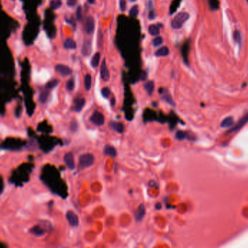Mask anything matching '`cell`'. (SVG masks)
Wrapping results in <instances>:
<instances>
[{"label":"cell","instance_id":"6da1fadb","mask_svg":"<svg viewBox=\"0 0 248 248\" xmlns=\"http://www.w3.org/2000/svg\"><path fill=\"white\" fill-rule=\"evenodd\" d=\"M189 18V13L182 12L178 13L171 22V26L173 29H179L182 27L184 23Z\"/></svg>","mask_w":248,"mask_h":248},{"label":"cell","instance_id":"7a4b0ae2","mask_svg":"<svg viewBox=\"0 0 248 248\" xmlns=\"http://www.w3.org/2000/svg\"><path fill=\"white\" fill-rule=\"evenodd\" d=\"M94 156L92 154L86 153L80 156L78 160V164L79 167L81 169L87 168L91 166L94 163Z\"/></svg>","mask_w":248,"mask_h":248},{"label":"cell","instance_id":"3957f363","mask_svg":"<svg viewBox=\"0 0 248 248\" xmlns=\"http://www.w3.org/2000/svg\"><path fill=\"white\" fill-rule=\"evenodd\" d=\"M89 120L96 126H100L104 124V116L102 113L99 111H94L91 115Z\"/></svg>","mask_w":248,"mask_h":248},{"label":"cell","instance_id":"277c9868","mask_svg":"<svg viewBox=\"0 0 248 248\" xmlns=\"http://www.w3.org/2000/svg\"><path fill=\"white\" fill-rule=\"evenodd\" d=\"M55 70L62 76H68L72 73V69L63 64L56 65Z\"/></svg>","mask_w":248,"mask_h":248},{"label":"cell","instance_id":"5b68a950","mask_svg":"<svg viewBox=\"0 0 248 248\" xmlns=\"http://www.w3.org/2000/svg\"><path fill=\"white\" fill-rule=\"evenodd\" d=\"M64 162L70 170H74L76 168L75 160L72 152H68L64 155Z\"/></svg>","mask_w":248,"mask_h":248},{"label":"cell","instance_id":"8992f818","mask_svg":"<svg viewBox=\"0 0 248 248\" xmlns=\"http://www.w3.org/2000/svg\"><path fill=\"white\" fill-rule=\"evenodd\" d=\"M100 76H101L102 79L104 81H107L110 79V72L108 70L107 65H106L105 59L102 60L101 64V68H100Z\"/></svg>","mask_w":248,"mask_h":248},{"label":"cell","instance_id":"52a82bcc","mask_svg":"<svg viewBox=\"0 0 248 248\" xmlns=\"http://www.w3.org/2000/svg\"><path fill=\"white\" fill-rule=\"evenodd\" d=\"M66 218L68 221L69 222L70 226H77L78 225V223H79V221H78V217L77 215L73 211H68L66 213Z\"/></svg>","mask_w":248,"mask_h":248},{"label":"cell","instance_id":"ba28073f","mask_svg":"<svg viewBox=\"0 0 248 248\" xmlns=\"http://www.w3.org/2000/svg\"><path fill=\"white\" fill-rule=\"evenodd\" d=\"M84 30L87 34H91L94 30V20L92 17H88L84 24Z\"/></svg>","mask_w":248,"mask_h":248},{"label":"cell","instance_id":"9c48e42d","mask_svg":"<svg viewBox=\"0 0 248 248\" xmlns=\"http://www.w3.org/2000/svg\"><path fill=\"white\" fill-rule=\"evenodd\" d=\"M247 122H248V113L247 114H246L245 116L242 117V118L240 120V121L237 123V124H236L234 127L231 128V129L228 131V133H233V132L237 131L240 130V128L243 127V126L245 125L246 123H247Z\"/></svg>","mask_w":248,"mask_h":248},{"label":"cell","instance_id":"30bf717a","mask_svg":"<svg viewBox=\"0 0 248 248\" xmlns=\"http://www.w3.org/2000/svg\"><path fill=\"white\" fill-rule=\"evenodd\" d=\"M145 206L144 204H140L135 212V219L137 221H141L145 216Z\"/></svg>","mask_w":248,"mask_h":248},{"label":"cell","instance_id":"8fae6325","mask_svg":"<svg viewBox=\"0 0 248 248\" xmlns=\"http://www.w3.org/2000/svg\"><path fill=\"white\" fill-rule=\"evenodd\" d=\"M46 232V229H44V227L42 226V225L34 226L30 229V232L31 234L36 235V236H42V235L45 234Z\"/></svg>","mask_w":248,"mask_h":248},{"label":"cell","instance_id":"7c38bea8","mask_svg":"<svg viewBox=\"0 0 248 248\" xmlns=\"http://www.w3.org/2000/svg\"><path fill=\"white\" fill-rule=\"evenodd\" d=\"M86 104L85 98H78L74 101V111L79 113L82 110Z\"/></svg>","mask_w":248,"mask_h":248},{"label":"cell","instance_id":"4fadbf2b","mask_svg":"<svg viewBox=\"0 0 248 248\" xmlns=\"http://www.w3.org/2000/svg\"><path fill=\"white\" fill-rule=\"evenodd\" d=\"M104 154L110 158H115L117 156V151L114 147L111 145H106L104 148Z\"/></svg>","mask_w":248,"mask_h":248},{"label":"cell","instance_id":"5bb4252c","mask_svg":"<svg viewBox=\"0 0 248 248\" xmlns=\"http://www.w3.org/2000/svg\"><path fill=\"white\" fill-rule=\"evenodd\" d=\"M91 42L87 40L83 42V46L81 48V53L83 56H89L91 54Z\"/></svg>","mask_w":248,"mask_h":248},{"label":"cell","instance_id":"9a60e30c","mask_svg":"<svg viewBox=\"0 0 248 248\" xmlns=\"http://www.w3.org/2000/svg\"><path fill=\"white\" fill-rule=\"evenodd\" d=\"M160 94H162V97H163V100H165L167 103H168L169 104H171V105L173 106V107L176 105L174 103V102H173L172 97L171 96V94H170L166 90H163V91H160Z\"/></svg>","mask_w":248,"mask_h":248},{"label":"cell","instance_id":"2e32d148","mask_svg":"<svg viewBox=\"0 0 248 248\" xmlns=\"http://www.w3.org/2000/svg\"><path fill=\"white\" fill-rule=\"evenodd\" d=\"M110 126H111L112 128H113L115 131H116L117 133L119 134L124 133V124H121V123H117L115 122V121H113V122H110Z\"/></svg>","mask_w":248,"mask_h":248},{"label":"cell","instance_id":"e0dca14e","mask_svg":"<svg viewBox=\"0 0 248 248\" xmlns=\"http://www.w3.org/2000/svg\"><path fill=\"white\" fill-rule=\"evenodd\" d=\"M49 97V89H45V90L42 91V92L40 93V94H39V102L42 104L45 103V102L47 101Z\"/></svg>","mask_w":248,"mask_h":248},{"label":"cell","instance_id":"ac0fdd59","mask_svg":"<svg viewBox=\"0 0 248 248\" xmlns=\"http://www.w3.org/2000/svg\"><path fill=\"white\" fill-rule=\"evenodd\" d=\"M144 88L145 91H147V94L150 96V95H152V93H153L155 89L154 82L152 81H147V83H145L144 85Z\"/></svg>","mask_w":248,"mask_h":248},{"label":"cell","instance_id":"d6986e66","mask_svg":"<svg viewBox=\"0 0 248 248\" xmlns=\"http://www.w3.org/2000/svg\"><path fill=\"white\" fill-rule=\"evenodd\" d=\"M169 49L167 46H163V47L157 50L155 52V56H157V57H165V56H168L169 55Z\"/></svg>","mask_w":248,"mask_h":248},{"label":"cell","instance_id":"ffe728a7","mask_svg":"<svg viewBox=\"0 0 248 248\" xmlns=\"http://www.w3.org/2000/svg\"><path fill=\"white\" fill-rule=\"evenodd\" d=\"M100 52H97L95 53V55H94L93 57L91 58V65L92 66V68H97L99 64H100Z\"/></svg>","mask_w":248,"mask_h":248},{"label":"cell","instance_id":"44dd1931","mask_svg":"<svg viewBox=\"0 0 248 248\" xmlns=\"http://www.w3.org/2000/svg\"><path fill=\"white\" fill-rule=\"evenodd\" d=\"M64 47L68 49H75L76 48V43L71 39H68L65 41Z\"/></svg>","mask_w":248,"mask_h":248},{"label":"cell","instance_id":"7402d4cb","mask_svg":"<svg viewBox=\"0 0 248 248\" xmlns=\"http://www.w3.org/2000/svg\"><path fill=\"white\" fill-rule=\"evenodd\" d=\"M234 124V120L232 117H226V118L221 122V127L223 128H229L231 127Z\"/></svg>","mask_w":248,"mask_h":248},{"label":"cell","instance_id":"603a6c76","mask_svg":"<svg viewBox=\"0 0 248 248\" xmlns=\"http://www.w3.org/2000/svg\"><path fill=\"white\" fill-rule=\"evenodd\" d=\"M84 87L87 91H89L91 88V76L89 73L84 77Z\"/></svg>","mask_w":248,"mask_h":248},{"label":"cell","instance_id":"cb8c5ba5","mask_svg":"<svg viewBox=\"0 0 248 248\" xmlns=\"http://www.w3.org/2000/svg\"><path fill=\"white\" fill-rule=\"evenodd\" d=\"M148 31L150 35H152V36H157V35H158L160 33L159 28L155 25H150V27L148 29Z\"/></svg>","mask_w":248,"mask_h":248},{"label":"cell","instance_id":"d4e9b609","mask_svg":"<svg viewBox=\"0 0 248 248\" xmlns=\"http://www.w3.org/2000/svg\"><path fill=\"white\" fill-rule=\"evenodd\" d=\"M62 5V1L61 0H52L50 2V7L53 10H57Z\"/></svg>","mask_w":248,"mask_h":248},{"label":"cell","instance_id":"484cf974","mask_svg":"<svg viewBox=\"0 0 248 248\" xmlns=\"http://www.w3.org/2000/svg\"><path fill=\"white\" fill-rule=\"evenodd\" d=\"M59 83V81L57 79H54V80H52V81H50L48 82L47 83H46V89H54L55 87H57V85H58Z\"/></svg>","mask_w":248,"mask_h":248},{"label":"cell","instance_id":"4316f807","mask_svg":"<svg viewBox=\"0 0 248 248\" xmlns=\"http://www.w3.org/2000/svg\"><path fill=\"white\" fill-rule=\"evenodd\" d=\"M75 88V81L73 78H70L67 81L66 83V89L69 91H71Z\"/></svg>","mask_w":248,"mask_h":248},{"label":"cell","instance_id":"83f0119b","mask_svg":"<svg viewBox=\"0 0 248 248\" xmlns=\"http://www.w3.org/2000/svg\"><path fill=\"white\" fill-rule=\"evenodd\" d=\"M110 89L108 87H104V88H102V89L101 90V94L102 95V97L104 98H108L109 97V96L110 95Z\"/></svg>","mask_w":248,"mask_h":248},{"label":"cell","instance_id":"f1b7e54d","mask_svg":"<svg viewBox=\"0 0 248 248\" xmlns=\"http://www.w3.org/2000/svg\"><path fill=\"white\" fill-rule=\"evenodd\" d=\"M186 134L184 133V131H178L176 133V138L179 141L184 140L186 138Z\"/></svg>","mask_w":248,"mask_h":248},{"label":"cell","instance_id":"f546056e","mask_svg":"<svg viewBox=\"0 0 248 248\" xmlns=\"http://www.w3.org/2000/svg\"><path fill=\"white\" fill-rule=\"evenodd\" d=\"M78 128V124L77 121H76V120L72 121V122L70 123V130L74 133V132L77 131Z\"/></svg>","mask_w":248,"mask_h":248},{"label":"cell","instance_id":"4dcf8cb0","mask_svg":"<svg viewBox=\"0 0 248 248\" xmlns=\"http://www.w3.org/2000/svg\"><path fill=\"white\" fill-rule=\"evenodd\" d=\"M163 38L160 36H158V37H156V38L154 39L153 42H152V44H153L154 46H159L161 45L162 44H163Z\"/></svg>","mask_w":248,"mask_h":248},{"label":"cell","instance_id":"1f68e13d","mask_svg":"<svg viewBox=\"0 0 248 248\" xmlns=\"http://www.w3.org/2000/svg\"><path fill=\"white\" fill-rule=\"evenodd\" d=\"M138 13H139V9H138L137 5H136V6H134L131 9L129 15L132 16H137Z\"/></svg>","mask_w":248,"mask_h":248},{"label":"cell","instance_id":"d6a6232c","mask_svg":"<svg viewBox=\"0 0 248 248\" xmlns=\"http://www.w3.org/2000/svg\"><path fill=\"white\" fill-rule=\"evenodd\" d=\"M76 15H77V19L81 21L82 18V11H81V7H78L77 9V12H76Z\"/></svg>","mask_w":248,"mask_h":248},{"label":"cell","instance_id":"836d02e7","mask_svg":"<svg viewBox=\"0 0 248 248\" xmlns=\"http://www.w3.org/2000/svg\"><path fill=\"white\" fill-rule=\"evenodd\" d=\"M156 17V14H155V12L154 10H150V12L148 13V18L150 20H153Z\"/></svg>","mask_w":248,"mask_h":248},{"label":"cell","instance_id":"e575fe53","mask_svg":"<svg viewBox=\"0 0 248 248\" xmlns=\"http://www.w3.org/2000/svg\"><path fill=\"white\" fill-rule=\"evenodd\" d=\"M77 4V0H68L67 1V5L69 7H73Z\"/></svg>","mask_w":248,"mask_h":248},{"label":"cell","instance_id":"d590c367","mask_svg":"<svg viewBox=\"0 0 248 248\" xmlns=\"http://www.w3.org/2000/svg\"><path fill=\"white\" fill-rule=\"evenodd\" d=\"M126 1H125V0H120L121 10L122 11H125V10H126Z\"/></svg>","mask_w":248,"mask_h":248},{"label":"cell","instance_id":"8d00e7d4","mask_svg":"<svg viewBox=\"0 0 248 248\" xmlns=\"http://www.w3.org/2000/svg\"><path fill=\"white\" fill-rule=\"evenodd\" d=\"M234 39L236 42H240V33L239 31H236V32L234 33Z\"/></svg>","mask_w":248,"mask_h":248},{"label":"cell","instance_id":"74e56055","mask_svg":"<svg viewBox=\"0 0 248 248\" xmlns=\"http://www.w3.org/2000/svg\"><path fill=\"white\" fill-rule=\"evenodd\" d=\"M115 98L113 97V99H112V100H111V105L113 106V107L115 105Z\"/></svg>","mask_w":248,"mask_h":248},{"label":"cell","instance_id":"f35d334b","mask_svg":"<svg viewBox=\"0 0 248 248\" xmlns=\"http://www.w3.org/2000/svg\"><path fill=\"white\" fill-rule=\"evenodd\" d=\"M87 1H88V2L89 4H91V5L95 2V0H87Z\"/></svg>","mask_w":248,"mask_h":248},{"label":"cell","instance_id":"ab89813d","mask_svg":"<svg viewBox=\"0 0 248 248\" xmlns=\"http://www.w3.org/2000/svg\"><path fill=\"white\" fill-rule=\"evenodd\" d=\"M130 2H135L136 0H129Z\"/></svg>","mask_w":248,"mask_h":248},{"label":"cell","instance_id":"60d3db41","mask_svg":"<svg viewBox=\"0 0 248 248\" xmlns=\"http://www.w3.org/2000/svg\"><path fill=\"white\" fill-rule=\"evenodd\" d=\"M0 193H1V192H0Z\"/></svg>","mask_w":248,"mask_h":248}]
</instances>
